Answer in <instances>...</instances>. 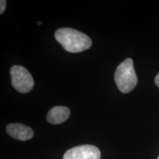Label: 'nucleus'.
Here are the masks:
<instances>
[{"mask_svg":"<svg viewBox=\"0 0 159 159\" xmlns=\"http://www.w3.org/2000/svg\"><path fill=\"white\" fill-rule=\"evenodd\" d=\"M55 37L65 50L69 52H80L90 48L92 44L88 35L71 28L58 29L55 32Z\"/></svg>","mask_w":159,"mask_h":159,"instance_id":"obj_1","label":"nucleus"},{"mask_svg":"<svg viewBox=\"0 0 159 159\" xmlns=\"http://www.w3.org/2000/svg\"><path fill=\"white\" fill-rule=\"evenodd\" d=\"M115 83L119 90L128 94L136 86L138 79L131 58L125 60L118 66L114 74Z\"/></svg>","mask_w":159,"mask_h":159,"instance_id":"obj_2","label":"nucleus"},{"mask_svg":"<svg viewBox=\"0 0 159 159\" xmlns=\"http://www.w3.org/2000/svg\"><path fill=\"white\" fill-rule=\"evenodd\" d=\"M11 83L16 90L20 93H28L34 86V80L27 69L21 66H13L11 71Z\"/></svg>","mask_w":159,"mask_h":159,"instance_id":"obj_3","label":"nucleus"},{"mask_svg":"<svg viewBox=\"0 0 159 159\" xmlns=\"http://www.w3.org/2000/svg\"><path fill=\"white\" fill-rule=\"evenodd\" d=\"M101 152L94 145L84 144L67 150L63 159H100Z\"/></svg>","mask_w":159,"mask_h":159,"instance_id":"obj_4","label":"nucleus"},{"mask_svg":"<svg viewBox=\"0 0 159 159\" xmlns=\"http://www.w3.org/2000/svg\"><path fill=\"white\" fill-rule=\"evenodd\" d=\"M6 131L10 136L19 141L30 140L34 136L33 129L20 123L7 125Z\"/></svg>","mask_w":159,"mask_h":159,"instance_id":"obj_5","label":"nucleus"},{"mask_svg":"<svg viewBox=\"0 0 159 159\" xmlns=\"http://www.w3.org/2000/svg\"><path fill=\"white\" fill-rule=\"evenodd\" d=\"M70 116V110L65 106H55L49 111L47 122L52 125H58L66 121Z\"/></svg>","mask_w":159,"mask_h":159,"instance_id":"obj_6","label":"nucleus"},{"mask_svg":"<svg viewBox=\"0 0 159 159\" xmlns=\"http://www.w3.org/2000/svg\"><path fill=\"white\" fill-rule=\"evenodd\" d=\"M6 8V1L5 0H1L0 2V13H3Z\"/></svg>","mask_w":159,"mask_h":159,"instance_id":"obj_7","label":"nucleus"},{"mask_svg":"<svg viewBox=\"0 0 159 159\" xmlns=\"http://www.w3.org/2000/svg\"><path fill=\"white\" fill-rule=\"evenodd\" d=\"M155 83H156V85L159 88V73L156 75V78H155Z\"/></svg>","mask_w":159,"mask_h":159,"instance_id":"obj_8","label":"nucleus"},{"mask_svg":"<svg viewBox=\"0 0 159 159\" xmlns=\"http://www.w3.org/2000/svg\"><path fill=\"white\" fill-rule=\"evenodd\" d=\"M37 24H38V25H41V24H42V22H41V21H37Z\"/></svg>","mask_w":159,"mask_h":159,"instance_id":"obj_9","label":"nucleus"},{"mask_svg":"<svg viewBox=\"0 0 159 159\" xmlns=\"http://www.w3.org/2000/svg\"><path fill=\"white\" fill-rule=\"evenodd\" d=\"M158 159H159V156H158Z\"/></svg>","mask_w":159,"mask_h":159,"instance_id":"obj_10","label":"nucleus"}]
</instances>
